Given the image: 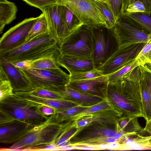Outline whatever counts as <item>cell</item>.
<instances>
[{
	"label": "cell",
	"mask_w": 151,
	"mask_h": 151,
	"mask_svg": "<svg viewBox=\"0 0 151 151\" xmlns=\"http://www.w3.org/2000/svg\"><path fill=\"white\" fill-rule=\"evenodd\" d=\"M139 66L122 79L109 82L106 99L122 116L143 117L139 80Z\"/></svg>",
	"instance_id": "cell-1"
},
{
	"label": "cell",
	"mask_w": 151,
	"mask_h": 151,
	"mask_svg": "<svg viewBox=\"0 0 151 151\" xmlns=\"http://www.w3.org/2000/svg\"><path fill=\"white\" fill-rule=\"evenodd\" d=\"M59 50L58 42L48 31L17 47L0 52V58L11 63L24 60H34L53 56Z\"/></svg>",
	"instance_id": "cell-2"
},
{
	"label": "cell",
	"mask_w": 151,
	"mask_h": 151,
	"mask_svg": "<svg viewBox=\"0 0 151 151\" xmlns=\"http://www.w3.org/2000/svg\"><path fill=\"white\" fill-rule=\"evenodd\" d=\"M61 127L62 123L57 122L52 115L41 124L31 128L21 139L2 150H41L55 144Z\"/></svg>",
	"instance_id": "cell-3"
},
{
	"label": "cell",
	"mask_w": 151,
	"mask_h": 151,
	"mask_svg": "<svg viewBox=\"0 0 151 151\" xmlns=\"http://www.w3.org/2000/svg\"><path fill=\"white\" fill-rule=\"evenodd\" d=\"M41 106V104L18 97L14 94L0 102V110L16 120L31 127L41 124L49 117L40 112Z\"/></svg>",
	"instance_id": "cell-4"
},
{
	"label": "cell",
	"mask_w": 151,
	"mask_h": 151,
	"mask_svg": "<svg viewBox=\"0 0 151 151\" xmlns=\"http://www.w3.org/2000/svg\"><path fill=\"white\" fill-rule=\"evenodd\" d=\"M93 52L91 58L94 68H100L119 49L113 28L105 25L91 27Z\"/></svg>",
	"instance_id": "cell-5"
},
{
	"label": "cell",
	"mask_w": 151,
	"mask_h": 151,
	"mask_svg": "<svg viewBox=\"0 0 151 151\" xmlns=\"http://www.w3.org/2000/svg\"><path fill=\"white\" fill-rule=\"evenodd\" d=\"M19 69L33 89L43 88L57 92L70 82V74L60 68L46 69Z\"/></svg>",
	"instance_id": "cell-6"
},
{
	"label": "cell",
	"mask_w": 151,
	"mask_h": 151,
	"mask_svg": "<svg viewBox=\"0 0 151 151\" xmlns=\"http://www.w3.org/2000/svg\"><path fill=\"white\" fill-rule=\"evenodd\" d=\"M58 47L62 55L91 57L93 52L91 27L82 25L64 38L58 44Z\"/></svg>",
	"instance_id": "cell-7"
},
{
	"label": "cell",
	"mask_w": 151,
	"mask_h": 151,
	"mask_svg": "<svg viewBox=\"0 0 151 151\" xmlns=\"http://www.w3.org/2000/svg\"><path fill=\"white\" fill-rule=\"evenodd\" d=\"M119 48L139 43L147 42L151 33L123 13L113 27Z\"/></svg>",
	"instance_id": "cell-8"
},
{
	"label": "cell",
	"mask_w": 151,
	"mask_h": 151,
	"mask_svg": "<svg viewBox=\"0 0 151 151\" xmlns=\"http://www.w3.org/2000/svg\"><path fill=\"white\" fill-rule=\"evenodd\" d=\"M57 4L69 9L83 25L91 27L105 25L102 16L90 0H58Z\"/></svg>",
	"instance_id": "cell-9"
},
{
	"label": "cell",
	"mask_w": 151,
	"mask_h": 151,
	"mask_svg": "<svg viewBox=\"0 0 151 151\" xmlns=\"http://www.w3.org/2000/svg\"><path fill=\"white\" fill-rule=\"evenodd\" d=\"M117 130V123L95 124L84 127L70 140L71 145L93 146L104 138L113 137Z\"/></svg>",
	"instance_id": "cell-10"
},
{
	"label": "cell",
	"mask_w": 151,
	"mask_h": 151,
	"mask_svg": "<svg viewBox=\"0 0 151 151\" xmlns=\"http://www.w3.org/2000/svg\"><path fill=\"white\" fill-rule=\"evenodd\" d=\"M39 17V16L26 18L4 34L0 39V52L12 50L24 44Z\"/></svg>",
	"instance_id": "cell-11"
},
{
	"label": "cell",
	"mask_w": 151,
	"mask_h": 151,
	"mask_svg": "<svg viewBox=\"0 0 151 151\" xmlns=\"http://www.w3.org/2000/svg\"><path fill=\"white\" fill-rule=\"evenodd\" d=\"M146 43H137L119 48L98 70L104 76H108L115 72L135 59Z\"/></svg>",
	"instance_id": "cell-12"
},
{
	"label": "cell",
	"mask_w": 151,
	"mask_h": 151,
	"mask_svg": "<svg viewBox=\"0 0 151 151\" xmlns=\"http://www.w3.org/2000/svg\"><path fill=\"white\" fill-rule=\"evenodd\" d=\"M47 21L49 32L58 44L68 35L63 20L62 6L58 4L45 7L42 11Z\"/></svg>",
	"instance_id": "cell-13"
},
{
	"label": "cell",
	"mask_w": 151,
	"mask_h": 151,
	"mask_svg": "<svg viewBox=\"0 0 151 151\" xmlns=\"http://www.w3.org/2000/svg\"><path fill=\"white\" fill-rule=\"evenodd\" d=\"M109 82L108 76L90 79L70 81L67 85L76 90L106 100V92Z\"/></svg>",
	"instance_id": "cell-14"
},
{
	"label": "cell",
	"mask_w": 151,
	"mask_h": 151,
	"mask_svg": "<svg viewBox=\"0 0 151 151\" xmlns=\"http://www.w3.org/2000/svg\"><path fill=\"white\" fill-rule=\"evenodd\" d=\"M122 114L112 107L89 114L76 121L79 128L89 125L101 124H116Z\"/></svg>",
	"instance_id": "cell-15"
},
{
	"label": "cell",
	"mask_w": 151,
	"mask_h": 151,
	"mask_svg": "<svg viewBox=\"0 0 151 151\" xmlns=\"http://www.w3.org/2000/svg\"><path fill=\"white\" fill-rule=\"evenodd\" d=\"M56 61L60 66L66 69L69 74L91 70L95 69L91 57L59 54Z\"/></svg>",
	"instance_id": "cell-16"
},
{
	"label": "cell",
	"mask_w": 151,
	"mask_h": 151,
	"mask_svg": "<svg viewBox=\"0 0 151 151\" xmlns=\"http://www.w3.org/2000/svg\"><path fill=\"white\" fill-rule=\"evenodd\" d=\"M0 67L2 68L10 82L14 93L28 92L32 90L29 81L19 68L0 58Z\"/></svg>",
	"instance_id": "cell-17"
},
{
	"label": "cell",
	"mask_w": 151,
	"mask_h": 151,
	"mask_svg": "<svg viewBox=\"0 0 151 151\" xmlns=\"http://www.w3.org/2000/svg\"><path fill=\"white\" fill-rule=\"evenodd\" d=\"M0 142L4 144H13L24 137L32 127L18 121L0 126Z\"/></svg>",
	"instance_id": "cell-18"
},
{
	"label": "cell",
	"mask_w": 151,
	"mask_h": 151,
	"mask_svg": "<svg viewBox=\"0 0 151 151\" xmlns=\"http://www.w3.org/2000/svg\"><path fill=\"white\" fill-rule=\"evenodd\" d=\"M14 95L20 98L37 104L53 108L57 110V112L62 111L80 105L75 102L67 100H57L44 98L26 92H16L14 93Z\"/></svg>",
	"instance_id": "cell-19"
},
{
	"label": "cell",
	"mask_w": 151,
	"mask_h": 151,
	"mask_svg": "<svg viewBox=\"0 0 151 151\" xmlns=\"http://www.w3.org/2000/svg\"><path fill=\"white\" fill-rule=\"evenodd\" d=\"M63 95L65 99L75 102L80 105L91 106L106 99L73 89L68 85L58 92Z\"/></svg>",
	"instance_id": "cell-20"
},
{
	"label": "cell",
	"mask_w": 151,
	"mask_h": 151,
	"mask_svg": "<svg viewBox=\"0 0 151 151\" xmlns=\"http://www.w3.org/2000/svg\"><path fill=\"white\" fill-rule=\"evenodd\" d=\"M117 142L122 146V150H130L134 146L143 149L151 150V135L143 136L141 131L125 134Z\"/></svg>",
	"instance_id": "cell-21"
},
{
	"label": "cell",
	"mask_w": 151,
	"mask_h": 151,
	"mask_svg": "<svg viewBox=\"0 0 151 151\" xmlns=\"http://www.w3.org/2000/svg\"><path fill=\"white\" fill-rule=\"evenodd\" d=\"M61 123L60 133L54 144L56 147L55 150H57L58 148L71 145L70 139L80 129L77 125L76 121H69Z\"/></svg>",
	"instance_id": "cell-22"
},
{
	"label": "cell",
	"mask_w": 151,
	"mask_h": 151,
	"mask_svg": "<svg viewBox=\"0 0 151 151\" xmlns=\"http://www.w3.org/2000/svg\"><path fill=\"white\" fill-rule=\"evenodd\" d=\"M17 8L14 2L7 0H0V33L6 25L16 18Z\"/></svg>",
	"instance_id": "cell-23"
},
{
	"label": "cell",
	"mask_w": 151,
	"mask_h": 151,
	"mask_svg": "<svg viewBox=\"0 0 151 151\" xmlns=\"http://www.w3.org/2000/svg\"><path fill=\"white\" fill-rule=\"evenodd\" d=\"M139 80L143 117L146 121L151 119V96L143 79L139 66Z\"/></svg>",
	"instance_id": "cell-24"
},
{
	"label": "cell",
	"mask_w": 151,
	"mask_h": 151,
	"mask_svg": "<svg viewBox=\"0 0 151 151\" xmlns=\"http://www.w3.org/2000/svg\"><path fill=\"white\" fill-rule=\"evenodd\" d=\"M139 117L135 116H122L118 120L117 123L126 134L133 133L143 130L138 121Z\"/></svg>",
	"instance_id": "cell-25"
},
{
	"label": "cell",
	"mask_w": 151,
	"mask_h": 151,
	"mask_svg": "<svg viewBox=\"0 0 151 151\" xmlns=\"http://www.w3.org/2000/svg\"><path fill=\"white\" fill-rule=\"evenodd\" d=\"M61 5L63 20L68 35L78 29L83 24L69 9L65 6Z\"/></svg>",
	"instance_id": "cell-26"
},
{
	"label": "cell",
	"mask_w": 151,
	"mask_h": 151,
	"mask_svg": "<svg viewBox=\"0 0 151 151\" xmlns=\"http://www.w3.org/2000/svg\"><path fill=\"white\" fill-rule=\"evenodd\" d=\"M102 16L105 22V26L112 28L115 26L116 20L111 9L106 2H101L96 0H90Z\"/></svg>",
	"instance_id": "cell-27"
},
{
	"label": "cell",
	"mask_w": 151,
	"mask_h": 151,
	"mask_svg": "<svg viewBox=\"0 0 151 151\" xmlns=\"http://www.w3.org/2000/svg\"><path fill=\"white\" fill-rule=\"evenodd\" d=\"M48 31L49 30L46 19L45 14L42 13L39 16V19L29 32L26 39V42Z\"/></svg>",
	"instance_id": "cell-28"
},
{
	"label": "cell",
	"mask_w": 151,
	"mask_h": 151,
	"mask_svg": "<svg viewBox=\"0 0 151 151\" xmlns=\"http://www.w3.org/2000/svg\"><path fill=\"white\" fill-rule=\"evenodd\" d=\"M60 53L59 50L55 55L52 57L42 58L33 60L31 68L46 69H56L60 68L56 58Z\"/></svg>",
	"instance_id": "cell-29"
},
{
	"label": "cell",
	"mask_w": 151,
	"mask_h": 151,
	"mask_svg": "<svg viewBox=\"0 0 151 151\" xmlns=\"http://www.w3.org/2000/svg\"><path fill=\"white\" fill-rule=\"evenodd\" d=\"M14 94L10 82L2 68L0 67V102Z\"/></svg>",
	"instance_id": "cell-30"
},
{
	"label": "cell",
	"mask_w": 151,
	"mask_h": 151,
	"mask_svg": "<svg viewBox=\"0 0 151 151\" xmlns=\"http://www.w3.org/2000/svg\"><path fill=\"white\" fill-rule=\"evenodd\" d=\"M140 65L136 59L124 65L115 72L108 76L109 82L116 81L122 78L126 74L136 67Z\"/></svg>",
	"instance_id": "cell-31"
},
{
	"label": "cell",
	"mask_w": 151,
	"mask_h": 151,
	"mask_svg": "<svg viewBox=\"0 0 151 151\" xmlns=\"http://www.w3.org/2000/svg\"><path fill=\"white\" fill-rule=\"evenodd\" d=\"M90 107L79 105L62 111L56 112L53 115L56 121L61 123L66 121L70 117L82 112Z\"/></svg>",
	"instance_id": "cell-32"
},
{
	"label": "cell",
	"mask_w": 151,
	"mask_h": 151,
	"mask_svg": "<svg viewBox=\"0 0 151 151\" xmlns=\"http://www.w3.org/2000/svg\"><path fill=\"white\" fill-rule=\"evenodd\" d=\"M111 107L109 102L106 100L92 106L82 112L70 117L66 121H77L91 113Z\"/></svg>",
	"instance_id": "cell-33"
},
{
	"label": "cell",
	"mask_w": 151,
	"mask_h": 151,
	"mask_svg": "<svg viewBox=\"0 0 151 151\" xmlns=\"http://www.w3.org/2000/svg\"><path fill=\"white\" fill-rule=\"evenodd\" d=\"M24 92L44 98L57 100L65 99L64 96L60 93L43 88L32 89L29 92Z\"/></svg>",
	"instance_id": "cell-34"
},
{
	"label": "cell",
	"mask_w": 151,
	"mask_h": 151,
	"mask_svg": "<svg viewBox=\"0 0 151 151\" xmlns=\"http://www.w3.org/2000/svg\"><path fill=\"white\" fill-rule=\"evenodd\" d=\"M69 74L70 81L90 79L103 76L100 71L96 69L88 71L73 73Z\"/></svg>",
	"instance_id": "cell-35"
},
{
	"label": "cell",
	"mask_w": 151,
	"mask_h": 151,
	"mask_svg": "<svg viewBox=\"0 0 151 151\" xmlns=\"http://www.w3.org/2000/svg\"><path fill=\"white\" fill-rule=\"evenodd\" d=\"M142 13L150 16L151 9L145 4L139 1L129 4L124 13L126 14Z\"/></svg>",
	"instance_id": "cell-36"
},
{
	"label": "cell",
	"mask_w": 151,
	"mask_h": 151,
	"mask_svg": "<svg viewBox=\"0 0 151 151\" xmlns=\"http://www.w3.org/2000/svg\"><path fill=\"white\" fill-rule=\"evenodd\" d=\"M124 14L151 33V17L149 16L142 13Z\"/></svg>",
	"instance_id": "cell-37"
},
{
	"label": "cell",
	"mask_w": 151,
	"mask_h": 151,
	"mask_svg": "<svg viewBox=\"0 0 151 151\" xmlns=\"http://www.w3.org/2000/svg\"><path fill=\"white\" fill-rule=\"evenodd\" d=\"M135 59L138 61L140 65L151 63V37L146 43Z\"/></svg>",
	"instance_id": "cell-38"
},
{
	"label": "cell",
	"mask_w": 151,
	"mask_h": 151,
	"mask_svg": "<svg viewBox=\"0 0 151 151\" xmlns=\"http://www.w3.org/2000/svg\"><path fill=\"white\" fill-rule=\"evenodd\" d=\"M116 21L124 13V0H106Z\"/></svg>",
	"instance_id": "cell-39"
},
{
	"label": "cell",
	"mask_w": 151,
	"mask_h": 151,
	"mask_svg": "<svg viewBox=\"0 0 151 151\" xmlns=\"http://www.w3.org/2000/svg\"><path fill=\"white\" fill-rule=\"evenodd\" d=\"M29 5L37 8L42 11L45 7L57 4L58 0H22Z\"/></svg>",
	"instance_id": "cell-40"
},
{
	"label": "cell",
	"mask_w": 151,
	"mask_h": 151,
	"mask_svg": "<svg viewBox=\"0 0 151 151\" xmlns=\"http://www.w3.org/2000/svg\"><path fill=\"white\" fill-rule=\"evenodd\" d=\"M140 68L143 79L151 96V73L142 66L140 65Z\"/></svg>",
	"instance_id": "cell-41"
},
{
	"label": "cell",
	"mask_w": 151,
	"mask_h": 151,
	"mask_svg": "<svg viewBox=\"0 0 151 151\" xmlns=\"http://www.w3.org/2000/svg\"><path fill=\"white\" fill-rule=\"evenodd\" d=\"M16 121L5 112L0 110V126L10 124Z\"/></svg>",
	"instance_id": "cell-42"
},
{
	"label": "cell",
	"mask_w": 151,
	"mask_h": 151,
	"mask_svg": "<svg viewBox=\"0 0 151 151\" xmlns=\"http://www.w3.org/2000/svg\"><path fill=\"white\" fill-rule=\"evenodd\" d=\"M32 61L30 60H24L11 63L17 68L31 69Z\"/></svg>",
	"instance_id": "cell-43"
},
{
	"label": "cell",
	"mask_w": 151,
	"mask_h": 151,
	"mask_svg": "<svg viewBox=\"0 0 151 151\" xmlns=\"http://www.w3.org/2000/svg\"><path fill=\"white\" fill-rule=\"evenodd\" d=\"M40 110V112L44 115L48 116L54 114L57 112V110L52 107L45 105H42Z\"/></svg>",
	"instance_id": "cell-44"
},
{
	"label": "cell",
	"mask_w": 151,
	"mask_h": 151,
	"mask_svg": "<svg viewBox=\"0 0 151 151\" xmlns=\"http://www.w3.org/2000/svg\"><path fill=\"white\" fill-rule=\"evenodd\" d=\"M142 131L144 132L148 133L151 135V119L146 121L145 126Z\"/></svg>",
	"instance_id": "cell-45"
},
{
	"label": "cell",
	"mask_w": 151,
	"mask_h": 151,
	"mask_svg": "<svg viewBox=\"0 0 151 151\" xmlns=\"http://www.w3.org/2000/svg\"><path fill=\"white\" fill-rule=\"evenodd\" d=\"M137 1H140L145 4L151 9V0H129L128 5Z\"/></svg>",
	"instance_id": "cell-46"
},
{
	"label": "cell",
	"mask_w": 151,
	"mask_h": 151,
	"mask_svg": "<svg viewBox=\"0 0 151 151\" xmlns=\"http://www.w3.org/2000/svg\"><path fill=\"white\" fill-rule=\"evenodd\" d=\"M142 66L147 70L151 73V63H146Z\"/></svg>",
	"instance_id": "cell-47"
},
{
	"label": "cell",
	"mask_w": 151,
	"mask_h": 151,
	"mask_svg": "<svg viewBox=\"0 0 151 151\" xmlns=\"http://www.w3.org/2000/svg\"><path fill=\"white\" fill-rule=\"evenodd\" d=\"M129 0H124V12L125 11L129 3Z\"/></svg>",
	"instance_id": "cell-48"
},
{
	"label": "cell",
	"mask_w": 151,
	"mask_h": 151,
	"mask_svg": "<svg viewBox=\"0 0 151 151\" xmlns=\"http://www.w3.org/2000/svg\"><path fill=\"white\" fill-rule=\"evenodd\" d=\"M96 0L99 1H100V2H106V0Z\"/></svg>",
	"instance_id": "cell-49"
}]
</instances>
